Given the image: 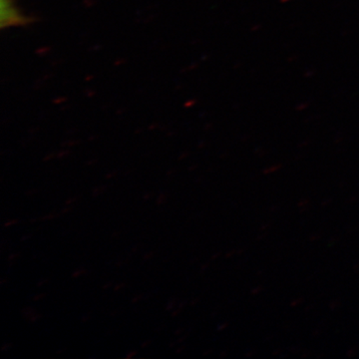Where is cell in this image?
<instances>
[{
	"label": "cell",
	"instance_id": "6da1fadb",
	"mask_svg": "<svg viewBox=\"0 0 359 359\" xmlns=\"http://www.w3.org/2000/svg\"><path fill=\"white\" fill-rule=\"evenodd\" d=\"M30 20L23 15L20 9L16 6L15 0H1V25L2 28L11 26L25 25Z\"/></svg>",
	"mask_w": 359,
	"mask_h": 359
},
{
	"label": "cell",
	"instance_id": "7a4b0ae2",
	"mask_svg": "<svg viewBox=\"0 0 359 359\" xmlns=\"http://www.w3.org/2000/svg\"><path fill=\"white\" fill-rule=\"evenodd\" d=\"M84 273L85 269H80V271H77V273L73 275V278H78V276L83 275Z\"/></svg>",
	"mask_w": 359,
	"mask_h": 359
},
{
	"label": "cell",
	"instance_id": "3957f363",
	"mask_svg": "<svg viewBox=\"0 0 359 359\" xmlns=\"http://www.w3.org/2000/svg\"><path fill=\"white\" fill-rule=\"evenodd\" d=\"M135 354H136V353H135V351H133V353H132L127 354V358H132V356H134Z\"/></svg>",
	"mask_w": 359,
	"mask_h": 359
}]
</instances>
